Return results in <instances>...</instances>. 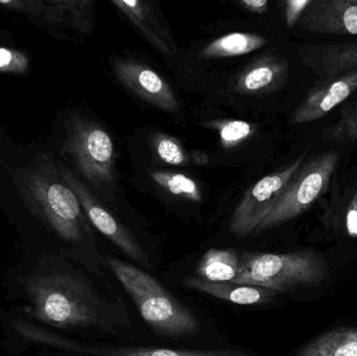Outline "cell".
Here are the masks:
<instances>
[{
  "label": "cell",
  "instance_id": "obj_1",
  "mask_svg": "<svg viewBox=\"0 0 357 356\" xmlns=\"http://www.w3.org/2000/svg\"><path fill=\"white\" fill-rule=\"evenodd\" d=\"M25 291L38 319L61 328L108 327L102 299L83 280L54 273L27 280Z\"/></svg>",
  "mask_w": 357,
  "mask_h": 356
},
{
  "label": "cell",
  "instance_id": "obj_2",
  "mask_svg": "<svg viewBox=\"0 0 357 356\" xmlns=\"http://www.w3.org/2000/svg\"><path fill=\"white\" fill-rule=\"evenodd\" d=\"M108 265L153 330L172 338L201 332L197 318L152 276L119 259L109 258Z\"/></svg>",
  "mask_w": 357,
  "mask_h": 356
},
{
  "label": "cell",
  "instance_id": "obj_3",
  "mask_svg": "<svg viewBox=\"0 0 357 356\" xmlns=\"http://www.w3.org/2000/svg\"><path fill=\"white\" fill-rule=\"evenodd\" d=\"M239 284L261 286L278 293L318 286L329 277V265L314 251L243 253Z\"/></svg>",
  "mask_w": 357,
  "mask_h": 356
},
{
  "label": "cell",
  "instance_id": "obj_4",
  "mask_svg": "<svg viewBox=\"0 0 357 356\" xmlns=\"http://www.w3.org/2000/svg\"><path fill=\"white\" fill-rule=\"evenodd\" d=\"M343 148L333 146L304 161L289 185L260 222L254 233L282 225L310 210L328 192L343 162Z\"/></svg>",
  "mask_w": 357,
  "mask_h": 356
},
{
  "label": "cell",
  "instance_id": "obj_5",
  "mask_svg": "<svg viewBox=\"0 0 357 356\" xmlns=\"http://www.w3.org/2000/svg\"><path fill=\"white\" fill-rule=\"evenodd\" d=\"M64 150L79 173L109 199L116 192L114 142L98 123L73 117L68 125Z\"/></svg>",
  "mask_w": 357,
  "mask_h": 356
},
{
  "label": "cell",
  "instance_id": "obj_6",
  "mask_svg": "<svg viewBox=\"0 0 357 356\" xmlns=\"http://www.w3.org/2000/svg\"><path fill=\"white\" fill-rule=\"evenodd\" d=\"M27 194L61 238L68 242L83 240L86 223L81 203L65 181L54 176L33 175L27 184Z\"/></svg>",
  "mask_w": 357,
  "mask_h": 356
},
{
  "label": "cell",
  "instance_id": "obj_7",
  "mask_svg": "<svg viewBox=\"0 0 357 356\" xmlns=\"http://www.w3.org/2000/svg\"><path fill=\"white\" fill-rule=\"evenodd\" d=\"M307 156L308 152H304L287 167L262 178L245 192L231 217L230 230L235 236L243 238L255 232Z\"/></svg>",
  "mask_w": 357,
  "mask_h": 356
},
{
  "label": "cell",
  "instance_id": "obj_8",
  "mask_svg": "<svg viewBox=\"0 0 357 356\" xmlns=\"http://www.w3.org/2000/svg\"><path fill=\"white\" fill-rule=\"evenodd\" d=\"M319 204L326 233L337 240H357V164L340 167Z\"/></svg>",
  "mask_w": 357,
  "mask_h": 356
},
{
  "label": "cell",
  "instance_id": "obj_9",
  "mask_svg": "<svg viewBox=\"0 0 357 356\" xmlns=\"http://www.w3.org/2000/svg\"><path fill=\"white\" fill-rule=\"evenodd\" d=\"M61 178L65 183L77 194L82 208L87 215L94 227L110 240L117 248L121 249L130 258L133 259L140 265L150 268V261L139 242L130 233L127 228L123 227L121 222L117 221L102 204L100 201L91 194L89 189L84 185L77 178H75L67 169H61Z\"/></svg>",
  "mask_w": 357,
  "mask_h": 356
},
{
  "label": "cell",
  "instance_id": "obj_10",
  "mask_svg": "<svg viewBox=\"0 0 357 356\" xmlns=\"http://www.w3.org/2000/svg\"><path fill=\"white\" fill-rule=\"evenodd\" d=\"M357 91V69L319 77L291 114V123L303 125L320 121Z\"/></svg>",
  "mask_w": 357,
  "mask_h": 356
},
{
  "label": "cell",
  "instance_id": "obj_11",
  "mask_svg": "<svg viewBox=\"0 0 357 356\" xmlns=\"http://www.w3.org/2000/svg\"><path fill=\"white\" fill-rule=\"evenodd\" d=\"M113 70L117 79L144 102L167 112H177L180 108L173 88L148 65L119 58L113 62Z\"/></svg>",
  "mask_w": 357,
  "mask_h": 356
},
{
  "label": "cell",
  "instance_id": "obj_12",
  "mask_svg": "<svg viewBox=\"0 0 357 356\" xmlns=\"http://www.w3.org/2000/svg\"><path fill=\"white\" fill-rule=\"evenodd\" d=\"M297 26L316 35L357 36V0H312Z\"/></svg>",
  "mask_w": 357,
  "mask_h": 356
},
{
  "label": "cell",
  "instance_id": "obj_13",
  "mask_svg": "<svg viewBox=\"0 0 357 356\" xmlns=\"http://www.w3.org/2000/svg\"><path fill=\"white\" fill-rule=\"evenodd\" d=\"M289 64L279 54H266L245 66L233 82L232 90L243 95H262L283 87L289 79Z\"/></svg>",
  "mask_w": 357,
  "mask_h": 356
},
{
  "label": "cell",
  "instance_id": "obj_14",
  "mask_svg": "<svg viewBox=\"0 0 357 356\" xmlns=\"http://www.w3.org/2000/svg\"><path fill=\"white\" fill-rule=\"evenodd\" d=\"M112 3L131 21L155 48L173 56L177 52L173 33L154 4L142 0H113Z\"/></svg>",
  "mask_w": 357,
  "mask_h": 356
},
{
  "label": "cell",
  "instance_id": "obj_15",
  "mask_svg": "<svg viewBox=\"0 0 357 356\" xmlns=\"http://www.w3.org/2000/svg\"><path fill=\"white\" fill-rule=\"evenodd\" d=\"M302 63L319 77L357 69V41L310 44L299 48Z\"/></svg>",
  "mask_w": 357,
  "mask_h": 356
},
{
  "label": "cell",
  "instance_id": "obj_16",
  "mask_svg": "<svg viewBox=\"0 0 357 356\" xmlns=\"http://www.w3.org/2000/svg\"><path fill=\"white\" fill-rule=\"evenodd\" d=\"M183 284L190 290L209 295L214 298L236 305L264 304L278 296L279 293L261 286L231 282H210L199 277H187Z\"/></svg>",
  "mask_w": 357,
  "mask_h": 356
},
{
  "label": "cell",
  "instance_id": "obj_17",
  "mask_svg": "<svg viewBox=\"0 0 357 356\" xmlns=\"http://www.w3.org/2000/svg\"><path fill=\"white\" fill-rule=\"evenodd\" d=\"M243 271L241 258L231 249H210L197 263V277L210 282L238 284Z\"/></svg>",
  "mask_w": 357,
  "mask_h": 356
},
{
  "label": "cell",
  "instance_id": "obj_18",
  "mask_svg": "<svg viewBox=\"0 0 357 356\" xmlns=\"http://www.w3.org/2000/svg\"><path fill=\"white\" fill-rule=\"evenodd\" d=\"M262 36L252 33H230L210 42L199 52L201 60L243 56L268 45Z\"/></svg>",
  "mask_w": 357,
  "mask_h": 356
},
{
  "label": "cell",
  "instance_id": "obj_19",
  "mask_svg": "<svg viewBox=\"0 0 357 356\" xmlns=\"http://www.w3.org/2000/svg\"><path fill=\"white\" fill-rule=\"evenodd\" d=\"M298 356H357V328H337L323 334Z\"/></svg>",
  "mask_w": 357,
  "mask_h": 356
},
{
  "label": "cell",
  "instance_id": "obj_20",
  "mask_svg": "<svg viewBox=\"0 0 357 356\" xmlns=\"http://www.w3.org/2000/svg\"><path fill=\"white\" fill-rule=\"evenodd\" d=\"M321 136L329 146H357V91L339 107L337 121L323 129Z\"/></svg>",
  "mask_w": 357,
  "mask_h": 356
},
{
  "label": "cell",
  "instance_id": "obj_21",
  "mask_svg": "<svg viewBox=\"0 0 357 356\" xmlns=\"http://www.w3.org/2000/svg\"><path fill=\"white\" fill-rule=\"evenodd\" d=\"M92 356H250L249 353L231 349L218 350H174L150 347H84Z\"/></svg>",
  "mask_w": 357,
  "mask_h": 356
},
{
  "label": "cell",
  "instance_id": "obj_22",
  "mask_svg": "<svg viewBox=\"0 0 357 356\" xmlns=\"http://www.w3.org/2000/svg\"><path fill=\"white\" fill-rule=\"evenodd\" d=\"M150 177L155 183L174 196H181L192 202H201L203 199L197 182L184 173L153 171H151Z\"/></svg>",
  "mask_w": 357,
  "mask_h": 356
},
{
  "label": "cell",
  "instance_id": "obj_23",
  "mask_svg": "<svg viewBox=\"0 0 357 356\" xmlns=\"http://www.w3.org/2000/svg\"><path fill=\"white\" fill-rule=\"evenodd\" d=\"M207 127L218 131L220 146L229 150L243 144L254 135L256 125L243 121H214L207 123Z\"/></svg>",
  "mask_w": 357,
  "mask_h": 356
},
{
  "label": "cell",
  "instance_id": "obj_24",
  "mask_svg": "<svg viewBox=\"0 0 357 356\" xmlns=\"http://www.w3.org/2000/svg\"><path fill=\"white\" fill-rule=\"evenodd\" d=\"M153 146L160 160L167 164L186 165L190 160L182 144L167 134H156L153 138Z\"/></svg>",
  "mask_w": 357,
  "mask_h": 356
},
{
  "label": "cell",
  "instance_id": "obj_25",
  "mask_svg": "<svg viewBox=\"0 0 357 356\" xmlns=\"http://www.w3.org/2000/svg\"><path fill=\"white\" fill-rule=\"evenodd\" d=\"M312 2V0H287L283 2L285 24L289 29H291L297 26L300 19Z\"/></svg>",
  "mask_w": 357,
  "mask_h": 356
},
{
  "label": "cell",
  "instance_id": "obj_26",
  "mask_svg": "<svg viewBox=\"0 0 357 356\" xmlns=\"http://www.w3.org/2000/svg\"><path fill=\"white\" fill-rule=\"evenodd\" d=\"M24 60L16 52L6 48H0V69H8L10 66H23Z\"/></svg>",
  "mask_w": 357,
  "mask_h": 356
},
{
  "label": "cell",
  "instance_id": "obj_27",
  "mask_svg": "<svg viewBox=\"0 0 357 356\" xmlns=\"http://www.w3.org/2000/svg\"><path fill=\"white\" fill-rule=\"evenodd\" d=\"M241 6L255 14H266L268 10V1L266 0H243L241 1Z\"/></svg>",
  "mask_w": 357,
  "mask_h": 356
},
{
  "label": "cell",
  "instance_id": "obj_28",
  "mask_svg": "<svg viewBox=\"0 0 357 356\" xmlns=\"http://www.w3.org/2000/svg\"><path fill=\"white\" fill-rule=\"evenodd\" d=\"M189 159L197 165H206L209 162L208 155L205 152H201V150H195V152L191 153Z\"/></svg>",
  "mask_w": 357,
  "mask_h": 356
}]
</instances>
